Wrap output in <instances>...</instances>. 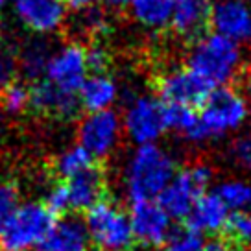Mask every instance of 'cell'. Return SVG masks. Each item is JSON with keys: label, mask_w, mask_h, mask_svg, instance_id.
Here are the masks:
<instances>
[{"label": "cell", "mask_w": 251, "mask_h": 251, "mask_svg": "<svg viewBox=\"0 0 251 251\" xmlns=\"http://www.w3.org/2000/svg\"><path fill=\"white\" fill-rule=\"evenodd\" d=\"M242 65L240 43L222 37L214 31L198 37L187 55V69L211 91L233 83L242 71Z\"/></svg>", "instance_id": "cell-1"}, {"label": "cell", "mask_w": 251, "mask_h": 251, "mask_svg": "<svg viewBox=\"0 0 251 251\" xmlns=\"http://www.w3.org/2000/svg\"><path fill=\"white\" fill-rule=\"evenodd\" d=\"M176 172L174 157L155 142L137 146L126 165L124 183L127 198L131 203L155 201Z\"/></svg>", "instance_id": "cell-2"}, {"label": "cell", "mask_w": 251, "mask_h": 251, "mask_svg": "<svg viewBox=\"0 0 251 251\" xmlns=\"http://www.w3.org/2000/svg\"><path fill=\"white\" fill-rule=\"evenodd\" d=\"M248 115L250 107L242 94L229 87L214 89L198 113V142L235 131L246 122Z\"/></svg>", "instance_id": "cell-3"}, {"label": "cell", "mask_w": 251, "mask_h": 251, "mask_svg": "<svg viewBox=\"0 0 251 251\" xmlns=\"http://www.w3.org/2000/svg\"><path fill=\"white\" fill-rule=\"evenodd\" d=\"M85 229L91 242L103 251H127L135 242L129 214L113 201L102 200L85 212Z\"/></svg>", "instance_id": "cell-4"}, {"label": "cell", "mask_w": 251, "mask_h": 251, "mask_svg": "<svg viewBox=\"0 0 251 251\" xmlns=\"http://www.w3.org/2000/svg\"><path fill=\"white\" fill-rule=\"evenodd\" d=\"M54 222V214L45 203L19 205L13 216L0 229V251L35 250Z\"/></svg>", "instance_id": "cell-5"}, {"label": "cell", "mask_w": 251, "mask_h": 251, "mask_svg": "<svg viewBox=\"0 0 251 251\" xmlns=\"http://www.w3.org/2000/svg\"><path fill=\"white\" fill-rule=\"evenodd\" d=\"M211 177V168L205 165L188 166L185 170H179L161 192V196L157 198V201L170 218H188L200 196L205 194V188L209 187Z\"/></svg>", "instance_id": "cell-6"}, {"label": "cell", "mask_w": 251, "mask_h": 251, "mask_svg": "<svg viewBox=\"0 0 251 251\" xmlns=\"http://www.w3.org/2000/svg\"><path fill=\"white\" fill-rule=\"evenodd\" d=\"M122 129L137 146L157 142L168 129L166 103L151 94H139L131 98L122 115Z\"/></svg>", "instance_id": "cell-7"}, {"label": "cell", "mask_w": 251, "mask_h": 251, "mask_svg": "<svg viewBox=\"0 0 251 251\" xmlns=\"http://www.w3.org/2000/svg\"><path fill=\"white\" fill-rule=\"evenodd\" d=\"M122 118L113 109L87 113L78 127L79 146L93 159L111 155L122 139Z\"/></svg>", "instance_id": "cell-8"}, {"label": "cell", "mask_w": 251, "mask_h": 251, "mask_svg": "<svg viewBox=\"0 0 251 251\" xmlns=\"http://www.w3.org/2000/svg\"><path fill=\"white\" fill-rule=\"evenodd\" d=\"M89 72L91 71L87 65V48L78 43H69L50 54L45 79L65 93L78 94Z\"/></svg>", "instance_id": "cell-9"}, {"label": "cell", "mask_w": 251, "mask_h": 251, "mask_svg": "<svg viewBox=\"0 0 251 251\" xmlns=\"http://www.w3.org/2000/svg\"><path fill=\"white\" fill-rule=\"evenodd\" d=\"M157 94L166 105L196 109L209 98L211 89L185 67L172 69L157 79Z\"/></svg>", "instance_id": "cell-10"}, {"label": "cell", "mask_w": 251, "mask_h": 251, "mask_svg": "<svg viewBox=\"0 0 251 251\" xmlns=\"http://www.w3.org/2000/svg\"><path fill=\"white\" fill-rule=\"evenodd\" d=\"M209 28L240 45L250 41L251 0H211Z\"/></svg>", "instance_id": "cell-11"}, {"label": "cell", "mask_w": 251, "mask_h": 251, "mask_svg": "<svg viewBox=\"0 0 251 251\" xmlns=\"http://www.w3.org/2000/svg\"><path fill=\"white\" fill-rule=\"evenodd\" d=\"M129 222L133 236L144 248L165 246L166 238L172 231V218L159 205V201H137L131 205Z\"/></svg>", "instance_id": "cell-12"}, {"label": "cell", "mask_w": 251, "mask_h": 251, "mask_svg": "<svg viewBox=\"0 0 251 251\" xmlns=\"http://www.w3.org/2000/svg\"><path fill=\"white\" fill-rule=\"evenodd\" d=\"M17 21L37 35H50L63 26L67 6L63 0H11Z\"/></svg>", "instance_id": "cell-13"}, {"label": "cell", "mask_w": 251, "mask_h": 251, "mask_svg": "<svg viewBox=\"0 0 251 251\" xmlns=\"http://www.w3.org/2000/svg\"><path fill=\"white\" fill-rule=\"evenodd\" d=\"M30 107L43 115L69 120L78 115L81 105L78 94L65 93L47 79H37L33 87H30Z\"/></svg>", "instance_id": "cell-14"}, {"label": "cell", "mask_w": 251, "mask_h": 251, "mask_svg": "<svg viewBox=\"0 0 251 251\" xmlns=\"http://www.w3.org/2000/svg\"><path fill=\"white\" fill-rule=\"evenodd\" d=\"M89 233L85 224L74 216L55 220L35 251H89Z\"/></svg>", "instance_id": "cell-15"}, {"label": "cell", "mask_w": 251, "mask_h": 251, "mask_svg": "<svg viewBox=\"0 0 251 251\" xmlns=\"http://www.w3.org/2000/svg\"><path fill=\"white\" fill-rule=\"evenodd\" d=\"M211 0H172L170 26L183 39H198L209 26Z\"/></svg>", "instance_id": "cell-16"}, {"label": "cell", "mask_w": 251, "mask_h": 251, "mask_svg": "<svg viewBox=\"0 0 251 251\" xmlns=\"http://www.w3.org/2000/svg\"><path fill=\"white\" fill-rule=\"evenodd\" d=\"M67 192L71 209L74 211H89L93 205L102 201L105 196V177L98 166H91L85 172L67 179Z\"/></svg>", "instance_id": "cell-17"}, {"label": "cell", "mask_w": 251, "mask_h": 251, "mask_svg": "<svg viewBox=\"0 0 251 251\" xmlns=\"http://www.w3.org/2000/svg\"><path fill=\"white\" fill-rule=\"evenodd\" d=\"M78 100L87 113L113 109L118 100V83L107 72H91L79 87Z\"/></svg>", "instance_id": "cell-18"}, {"label": "cell", "mask_w": 251, "mask_h": 251, "mask_svg": "<svg viewBox=\"0 0 251 251\" xmlns=\"http://www.w3.org/2000/svg\"><path fill=\"white\" fill-rule=\"evenodd\" d=\"M229 214L231 211L227 209V205L222 201V198L216 192H207V194L200 196L187 220L188 226L200 231L201 235L203 233L214 235V233L224 231Z\"/></svg>", "instance_id": "cell-19"}, {"label": "cell", "mask_w": 251, "mask_h": 251, "mask_svg": "<svg viewBox=\"0 0 251 251\" xmlns=\"http://www.w3.org/2000/svg\"><path fill=\"white\" fill-rule=\"evenodd\" d=\"M129 15L137 24L148 30H163L170 26L172 0H131Z\"/></svg>", "instance_id": "cell-20"}, {"label": "cell", "mask_w": 251, "mask_h": 251, "mask_svg": "<svg viewBox=\"0 0 251 251\" xmlns=\"http://www.w3.org/2000/svg\"><path fill=\"white\" fill-rule=\"evenodd\" d=\"M50 54L52 50L43 41H30L17 55V69L23 72L26 79H31V81L43 79Z\"/></svg>", "instance_id": "cell-21"}, {"label": "cell", "mask_w": 251, "mask_h": 251, "mask_svg": "<svg viewBox=\"0 0 251 251\" xmlns=\"http://www.w3.org/2000/svg\"><path fill=\"white\" fill-rule=\"evenodd\" d=\"M93 165L94 159L78 144V146H72V148L65 150L63 153H59V157L54 163V170L63 179H71L74 176L85 172L87 168H91Z\"/></svg>", "instance_id": "cell-22"}, {"label": "cell", "mask_w": 251, "mask_h": 251, "mask_svg": "<svg viewBox=\"0 0 251 251\" xmlns=\"http://www.w3.org/2000/svg\"><path fill=\"white\" fill-rule=\"evenodd\" d=\"M226 240L233 248H251V214L246 211H235L229 214L226 224Z\"/></svg>", "instance_id": "cell-23"}, {"label": "cell", "mask_w": 251, "mask_h": 251, "mask_svg": "<svg viewBox=\"0 0 251 251\" xmlns=\"http://www.w3.org/2000/svg\"><path fill=\"white\" fill-rule=\"evenodd\" d=\"M216 194L233 212L251 207V185L244 181H226L216 188Z\"/></svg>", "instance_id": "cell-24"}, {"label": "cell", "mask_w": 251, "mask_h": 251, "mask_svg": "<svg viewBox=\"0 0 251 251\" xmlns=\"http://www.w3.org/2000/svg\"><path fill=\"white\" fill-rule=\"evenodd\" d=\"M203 235L188 224L172 229L165 242V251H203Z\"/></svg>", "instance_id": "cell-25"}, {"label": "cell", "mask_w": 251, "mask_h": 251, "mask_svg": "<svg viewBox=\"0 0 251 251\" xmlns=\"http://www.w3.org/2000/svg\"><path fill=\"white\" fill-rule=\"evenodd\" d=\"M0 105L4 109L17 115L30 107V87L23 81H11L0 91Z\"/></svg>", "instance_id": "cell-26"}, {"label": "cell", "mask_w": 251, "mask_h": 251, "mask_svg": "<svg viewBox=\"0 0 251 251\" xmlns=\"http://www.w3.org/2000/svg\"><path fill=\"white\" fill-rule=\"evenodd\" d=\"M19 207V190L13 183H0V229Z\"/></svg>", "instance_id": "cell-27"}, {"label": "cell", "mask_w": 251, "mask_h": 251, "mask_svg": "<svg viewBox=\"0 0 251 251\" xmlns=\"http://www.w3.org/2000/svg\"><path fill=\"white\" fill-rule=\"evenodd\" d=\"M17 72V55L11 48L0 45V91L11 83Z\"/></svg>", "instance_id": "cell-28"}, {"label": "cell", "mask_w": 251, "mask_h": 251, "mask_svg": "<svg viewBox=\"0 0 251 251\" xmlns=\"http://www.w3.org/2000/svg\"><path fill=\"white\" fill-rule=\"evenodd\" d=\"M45 205L48 207V211L52 214H63L71 209V201H69V192L65 185H55L50 188V192L47 194V201Z\"/></svg>", "instance_id": "cell-29"}, {"label": "cell", "mask_w": 251, "mask_h": 251, "mask_svg": "<svg viewBox=\"0 0 251 251\" xmlns=\"http://www.w3.org/2000/svg\"><path fill=\"white\" fill-rule=\"evenodd\" d=\"M87 65L91 72H105L107 65H109V54L103 47H94L87 48Z\"/></svg>", "instance_id": "cell-30"}, {"label": "cell", "mask_w": 251, "mask_h": 251, "mask_svg": "<svg viewBox=\"0 0 251 251\" xmlns=\"http://www.w3.org/2000/svg\"><path fill=\"white\" fill-rule=\"evenodd\" d=\"M233 155H235L238 165L244 166L246 170H251V135H246L235 142Z\"/></svg>", "instance_id": "cell-31"}, {"label": "cell", "mask_w": 251, "mask_h": 251, "mask_svg": "<svg viewBox=\"0 0 251 251\" xmlns=\"http://www.w3.org/2000/svg\"><path fill=\"white\" fill-rule=\"evenodd\" d=\"M85 15H83V28L87 31H91V33H100L107 28V19L103 15L102 11H96L94 8L91 9H85L83 11Z\"/></svg>", "instance_id": "cell-32"}, {"label": "cell", "mask_w": 251, "mask_h": 251, "mask_svg": "<svg viewBox=\"0 0 251 251\" xmlns=\"http://www.w3.org/2000/svg\"><path fill=\"white\" fill-rule=\"evenodd\" d=\"M203 251H235V248H233L227 240L212 238V240H209V242H205Z\"/></svg>", "instance_id": "cell-33"}, {"label": "cell", "mask_w": 251, "mask_h": 251, "mask_svg": "<svg viewBox=\"0 0 251 251\" xmlns=\"http://www.w3.org/2000/svg\"><path fill=\"white\" fill-rule=\"evenodd\" d=\"M63 2H65V6H69L74 11H85V9L94 8V4H96V0H63Z\"/></svg>", "instance_id": "cell-34"}, {"label": "cell", "mask_w": 251, "mask_h": 251, "mask_svg": "<svg viewBox=\"0 0 251 251\" xmlns=\"http://www.w3.org/2000/svg\"><path fill=\"white\" fill-rule=\"evenodd\" d=\"M102 2L109 8H127V4L131 0H102Z\"/></svg>", "instance_id": "cell-35"}, {"label": "cell", "mask_w": 251, "mask_h": 251, "mask_svg": "<svg viewBox=\"0 0 251 251\" xmlns=\"http://www.w3.org/2000/svg\"><path fill=\"white\" fill-rule=\"evenodd\" d=\"M6 8H8V0H0V24L4 21V15H6Z\"/></svg>", "instance_id": "cell-36"}, {"label": "cell", "mask_w": 251, "mask_h": 251, "mask_svg": "<svg viewBox=\"0 0 251 251\" xmlns=\"http://www.w3.org/2000/svg\"><path fill=\"white\" fill-rule=\"evenodd\" d=\"M98 251H103V250H98Z\"/></svg>", "instance_id": "cell-37"}]
</instances>
